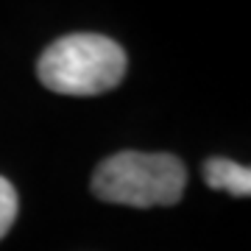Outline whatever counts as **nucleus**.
Listing matches in <instances>:
<instances>
[{
	"label": "nucleus",
	"instance_id": "obj_2",
	"mask_svg": "<svg viewBox=\"0 0 251 251\" xmlns=\"http://www.w3.org/2000/svg\"><path fill=\"white\" fill-rule=\"evenodd\" d=\"M187 184V168L173 153L120 151L106 156L92 173V193L106 204L171 206L179 204Z\"/></svg>",
	"mask_w": 251,
	"mask_h": 251
},
{
	"label": "nucleus",
	"instance_id": "obj_4",
	"mask_svg": "<svg viewBox=\"0 0 251 251\" xmlns=\"http://www.w3.org/2000/svg\"><path fill=\"white\" fill-rule=\"evenodd\" d=\"M17 209H20V198H17V190L9 179L0 176V240L9 234V229L14 226L17 221Z\"/></svg>",
	"mask_w": 251,
	"mask_h": 251
},
{
	"label": "nucleus",
	"instance_id": "obj_3",
	"mask_svg": "<svg viewBox=\"0 0 251 251\" xmlns=\"http://www.w3.org/2000/svg\"><path fill=\"white\" fill-rule=\"evenodd\" d=\"M204 181L212 190H226L237 198L251 196V171L246 165L232 159H206L204 162Z\"/></svg>",
	"mask_w": 251,
	"mask_h": 251
},
{
	"label": "nucleus",
	"instance_id": "obj_1",
	"mask_svg": "<svg viewBox=\"0 0 251 251\" xmlns=\"http://www.w3.org/2000/svg\"><path fill=\"white\" fill-rule=\"evenodd\" d=\"M126 67V50L115 39L103 34H67L45 48L36 62V75L50 92L90 98L115 90Z\"/></svg>",
	"mask_w": 251,
	"mask_h": 251
}]
</instances>
